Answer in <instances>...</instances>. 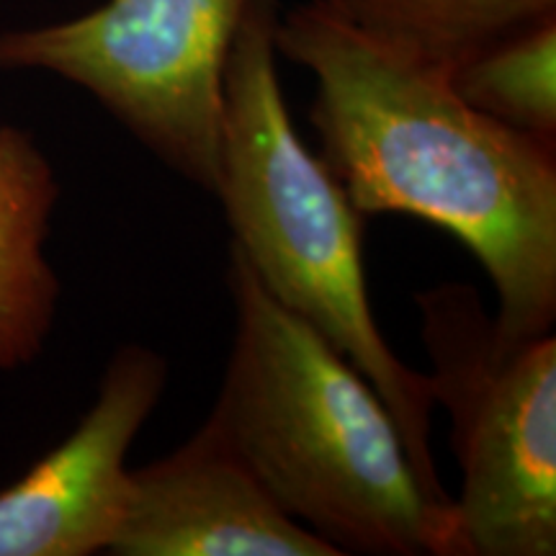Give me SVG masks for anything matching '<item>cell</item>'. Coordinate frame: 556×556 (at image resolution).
Listing matches in <instances>:
<instances>
[{"label":"cell","instance_id":"obj_1","mask_svg":"<svg viewBox=\"0 0 556 556\" xmlns=\"http://www.w3.org/2000/svg\"><path fill=\"white\" fill-rule=\"evenodd\" d=\"M278 58L315 80L319 160L364 217L446 229L497 294L507 338L554 332L556 139L505 127L456 93L451 73L394 50L323 0L278 13Z\"/></svg>","mask_w":556,"mask_h":556},{"label":"cell","instance_id":"obj_2","mask_svg":"<svg viewBox=\"0 0 556 556\" xmlns=\"http://www.w3.org/2000/svg\"><path fill=\"white\" fill-rule=\"evenodd\" d=\"M235 336L208 417L276 505L343 554L464 556L397 422L343 353L283 309L229 245Z\"/></svg>","mask_w":556,"mask_h":556},{"label":"cell","instance_id":"obj_3","mask_svg":"<svg viewBox=\"0 0 556 556\" xmlns=\"http://www.w3.org/2000/svg\"><path fill=\"white\" fill-rule=\"evenodd\" d=\"M276 0H250L225 70L219 176L232 245L270 296L351 361L397 422L422 486L441 507L454 495L438 475L428 374L381 336L364 268V214L309 152L291 122L276 50Z\"/></svg>","mask_w":556,"mask_h":556},{"label":"cell","instance_id":"obj_4","mask_svg":"<svg viewBox=\"0 0 556 556\" xmlns=\"http://www.w3.org/2000/svg\"><path fill=\"white\" fill-rule=\"evenodd\" d=\"M433 402L451 417L464 556L556 554V338H507L471 283L415 296Z\"/></svg>","mask_w":556,"mask_h":556},{"label":"cell","instance_id":"obj_5","mask_svg":"<svg viewBox=\"0 0 556 556\" xmlns=\"http://www.w3.org/2000/svg\"><path fill=\"white\" fill-rule=\"evenodd\" d=\"M250 0H106L0 34V73L45 70L88 90L160 163L217 189L225 70Z\"/></svg>","mask_w":556,"mask_h":556},{"label":"cell","instance_id":"obj_6","mask_svg":"<svg viewBox=\"0 0 556 556\" xmlns=\"http://www.w3.org/2000/svg\"><path fill=\"white\" fill-rule=\"evenodd\" d=\"M168 374V358L150 345L127 343L111 356L78 428L0 492V556H90L114 546L131 500L129 448Z\"/></svg>","mask_w":556,"mask_h":556},{"label":"cell","instance_id":"obj_7","mask_svg":"<svg viewBox=\"0 0 556 556\" xmlns=\"http://www.w3.org/2000/svg\"><path fill=\"white\" fill-rule=\"evenodd\" d=\"M116 556H340L289 518L212 417L168 456L131 469Z\"/></svg>","mask_w":556,"mask_h":556},{"label":"cell","instance_id":"obj_8","mask_svg":"<svg viewBox=\"0 0 556 556\" xmlns=\"http://www.w3.org/2000/svg\"><path fill=\"white\" fill-rule=\"evenodd\" d=\"M58 199L52 163L29 131L0 127V371L34 364L52 332L60 278L45 245Z\"/></svg>","mask_w":556,"mask_h":556},{"label":"cell","instance_id":"obj_9","mask_svg":"<svg viewBox=\"0 0 556 556\" xmlns=\"http://www.w3.org/2000/svg\"><path fill=\"white\" fill-rule=\"evenodd\" d=\"M394 50L454 70L471 54L556 16V0H323Z\"/></svg>","mask_w":556,"mask_h":556},{"label":"cell","instance_id":"obj_10","mask_svg":"<svg viewBox=\"0 0 556 556\" xmlns=\"http://www.w3.org/2000/svg\"><path fill=\"white\" fill-rule=\"evenodd\" d=\"M451 83L490 119L556 139V16L482 47L451 70Z\"/></svg>","mask_w":556,"mask_h":556}]
</instances>
